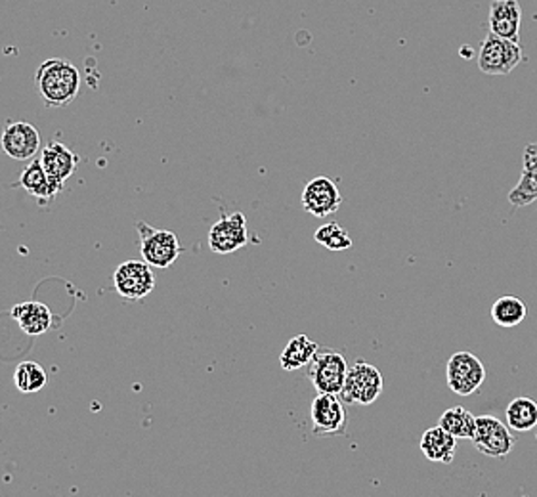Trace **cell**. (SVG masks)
Masks as SVG:
<instances>
[{
	"instance_id": "1",
	"label": "cell",
	"mask_w": 537,
	"mask_h": 497,
	"mask_svg": "<svg viewBox=\"0 0 537 497\" xmlns=\"http://www.w3.org/2000/svg\"><path fill=\"white\" fill-rule=\"evenodd\" d=\"M34 84L46 108H67L77 100L81 91V73L73 62L52 58L39 65Z\"/></svg>"
},
{
	"instance_id": "18",
	"label": "cell",
	"mask_w": 537,
	"mask_h": 497,
	"mask_svg": "<svg viewBox=\"0 0 537 497\" xmlns=\"http://www.w3.org/2000/svg\"><path fill=\"white\" fill-rule=\"evenodd\" d=\"M318 350H320L318 342H314L306 335H297L287 342V347L283 349V352L280 356V364L285 371L306 368L312 362V358L316 356Z\"/></svg>"
},
{
	"instance_id": "24",
	"label": "cell",
	"mask_w": 537,
	"mask_h": 497,
	"mask_svg": "<svg viewBox=\"0 0 537 497\" xmlns=\"http://www.w3.org/2000/svg\"><path fill=\"white\" fill-rule=\"evenodd\" d=\"M314 239L323 245L329 251H344L352 247V239L342 226H339L337 222H329V225H323L321 228L316 230Z\"/></svg>"
},
{
	"instance_id": "13",
	"label": "cell",
	"mask_w": 537,
	"mask_h": 497,
	"mask_svg": "<svg viewBox=\"0 0 537 497\" xmlns=\"http://www.w3.org/2000/svg\"><path fill=\"white\" fill-rule=\"evenodd\" d=\"M41 163L46 170V177L50 184L54 186V190L60 194L63 190V184L69 177L75 175L79 158L77 153H73L65 144L62 142H50L48 148H44Z\"/></svg>"
},
{
	"instance_id": "5",
	"label": "cell",
	"mask_w": 537,
	"mask_h": 497,
	"mask_svg": "<svg viewBox=\"0 0 537 497\" xmlns=\"http://www.w3.org/2000/svg\"><path fill=\"white\" fill-rule=\"evenodd\" d=\"M524 60V54L518 43L501 39L494 33H488V37L484 39L480 46L478 56V70L484 75L501 77L514 72V67Z\"/></svg>"
},
{
	"instance_id": "19",
	"label": "cell",
	"mask_w": 537,
	"mask_h": 497,
	"mask_svg": "<svg viewBox=\"0 0 537 497\" xmlns=\"http://www.w3.org/2000/svg\"><path fill=\"white\" fill-rule=\"evenodd\" d=\"M20 186L29 196H33L39 201H50L58 196L54 186L50 184V180L46 177V170H44L41 159H33L31 165L24 170L20 177Z\"/></svg>"
},
{
	"instance_id": "6",
	"label": "cell",
	"mask_w": 537,
	"mask_h": 497,
	"mask_svg": "<svg viewBox=\"0 0 537 497\" xmlns=\"http://www.w3.org/2000/svg\"><path fill=\"white\" fill-rule=\"evenodd\" d=\"M447 387L459 397H473V394L486 381V368L473 352H455L447 359Z\"/></svg>"
},
{
	"instance_id": "14",
	"label": "cell",
	"mask_w": 537,
	"mask_h": 497,
	"mask_svg": "<svg viewBox=\"0 0 537 497\" xmlns=\"http://www.w3.org/2000/svg\"><path fill=\"white\" fill-rule=\"evenodd\" d=\"M490 33L513 43L521 41L523 8L518 0H494L490 6Z\"/></svg>"
},
{
	"instance_id": "10",
	"label": "cell",
	"mask_w": 537,
	"mask_h": 497,
	"mask_svg": "<svg viewBox=\"0 0 537 497\" xmlns=\"http://www.w3.org/2000/svg\"><path fill=\"white\" fill-rule=\"evenodd\" d=\"M249 242L247 218L244 213L224 215L209 230V247L216 254H230Z\"/></svg>"
},
{
	"instance_id": "2",
	"label": "cell",
	"mask_w": 537,
	"mask_h": 497,
	"mask_svg": "<svg viewBox=\"0 0 537 497\" xmlns=\"http://www.w3.org/2000/svg\"><path fill=\"white\" fill-rule=\"evenodd\" d=\"M383 388H385V381L380 371L375 366L360 359V362L349 368L344 387L339 397L344 404L369 406L377 402V398L383 394Z\"/></svg>"
},
{
	"instance_id": "15",
	"label": "cell",
	"mask_w": 537,
	"mask_h": 497,
	"mask_svg": "<svg viewBox=\"0 0 537 497\" xmlns=\"http://www.w3.org/2000/svg\"><path fill=\"white\" fill-rule=\"evenodd\" d=\"M455 440H457L455 436H452L447 431H444L440 425H436L427 428L423 433L419 440V448L428 461L446 463V465H449L455 457V450H457Z\"/></svg>"
},
{
	"instance_id": "21",
	"label": "cell",
	"mask_w": 537,
	"mask_h": 497,
	"mask_svg": "<svg viewBox=\"0 0 537 497\" xmlns=\"http://www.w3.org/2000/svg\"><path fill=\"white\" fill-rule=\"evenodd\" d=\"M438 425L444 428V431H447L455 438L473 440L475 431H476V417L471 414L469 409L455 406V407H449L444 411Z\"/></svg>"
},
{
	"instance_id": "3",
	"label": "cell",
	"mask_w": 537,
	"mask_h": 497,
	"mask_svg": "<svg viewBox=\"0 0 537 497\" xmlns=\"http://www.w3.org/2000/svg\"><path fill=\"white\" fill-rule=\"evenodd\" d=\"M308 368V379L314 385L318 394H340L344 387L346 373H349V364L344 356L335 349L318 350L312 358Z\"/></svg>"
},
{
	"instance_id": "23",
	"label": "cell",
	"mask_w": 537,
	"mask_h": 497,
	"mask_svg": "<svg viewBox=\"0 0 537 497\" xmlns=\"http://www.w3.org/2000/svg\"><path fill=\"white\" fill-rule=\"evenodd\" d=\"M15 388L24 394L39 392L48 383V373L37 362H22L14 373Z\"/></svg>"
},
{
	"instance_id": "16",
	"label": "cell",
	"mask_w": 537,
	"mask_h": 497,
	"mask_svg": "<svg viewBox=\"0 0 537 497\" xmlns=\"http://www.w3.org/2000/svg\"><path fill=\"white\" fill-rule=\"evenodd\" d=\"M523 177L509 194V201L514 207H526L537 199V144H530L524 149Z\"/></svg>"
},
{
	"instance_id": "4",
	"label": "cell",
	"mask_w": 537,
	"mask_h": 497,
	"mask_svg": "<svg viewBox=\"0 0 537 497\" xmlns=\"http://www.w3.org/2000/svg\"><path fill=\"white\" fill-rule=\"evenodd\" d=\"M138 234H140V253L142 259L155 268H168L177 263L182 254V247L177 234L170 230L151 228L146 222H138Z\"/></svg>"
},
{
	"instance_id": "12",
	"label": "cell",
	"mask_w": 537,
	"mask_h": 497,
	"mask_svg": "<svg viewBox=\"0 0 537 497\" xmlns=\"http://www.w3.org/2000/svg\"><path fill=\"white\" fill-rule=\"evenodd\" d=\"M340 203L342 197L337 184L327 177H318L314 180H310L302 192L304 211L316 218L335 215L340 209Z\"/></svg>"
},
{
	"instance_id": "17",
	"label": "cell",
	"mask_w": 537,
	"mask_h": 497,
	"mask_svg": "<svg viewBox=\"0 0 537 497\" xmlns=\"http://www.w3.org/2000/svg\"><path fill=\"white\" fill-rule=\"evenodd\" d=\"M12 318L20 325L22 331L39 337L52 328V312L41 302H20L12 308Z\"/></svg>"
},
{
	"instance_id": "22",
	"label": "cell",
	"mask_w": 537,
	"mask_h": 497,
	"mask_svg": "<svg viewBox=\"0 0 537 497\" xmlns=\"http://www.w3.org/2000/svg\"><path fill=\"white\" fill-rule=\"evenodd\" d=\"M507 425L513 431L528 433L537 426V404L528 397H518L507 406Z\"/></svg>"
},
{
	"instance_id": "8",
	"label": "cell",
	"mask_w": 537,
	"mask_h": 497,
	"mask_svg": "<svg viewBox=\"0 0 537 497\" xmlns=\"http://www.w3.org/2000/svg\"><path fill=\"white\" fill-rule=\"evenodd\" d=\"M117 293L127 301H140L155 289V276L146 261H125L113 273Z\"/></svg>"
},
{
	"instance_id": "20",
	"label": "cell",
	"mask_w": 537,
	"mask_h": 497,
	"mask_svg": "<svg viewBox=\"0 0 537 497\" xmlns=\"http://www.w3.org/2000/svg\"><path fill=\"white\" fill-rule=\"evenodd\" d=\"M528 316V306L518 297H501L492 306V320L501 328H516Z\"/></svg>"
},
{
	"instance_id": "7",
	"label": "cell",
	"mask_w": 537,
	"mask_h": 497,
	"mask_svg": "<svg viewBox=\"0 0 537 497\" xmlns=\"http://www.w3.org/2000/svg\"><path fill=\"white\" fill-rule=\"evenodd\" d=\"M473 444L480 454L503 459L514 450L516 440L511 435L509 425L492 416H480L476 417V431L473 436Z\"/></svg>"
},
{
	"instance_id": "9",
	"label": "cell",
	"mask_w": 537,
	"mask_h": 497,
	"mask_svg": "<svg viewBox=\"0 0 537 497\" xmlns=\"http://www.w3.org/2000/svg\"><path fill=\"white\" fill-rule=\"evenodd\" d=\"M337 394H318L310 406L312 433L316 436H333L346 433V409Z\"/></svg>"
},
{
	"instance_id": "11",
	"label": "cell",
	"mask_w": 537,
	"mask_h": 497,
	"mask_svg": "<svg viewBox=\"0 0 537 497\" xmlns=\"http://www.w3.org/2000/svg\"><path fill=\"white\" fill-rule=\"evenodd\" d=\"M0 146L8 158L29 161L41 149V134L27 121H10L0 134Z\"/></svg>"
}]
</instances>
